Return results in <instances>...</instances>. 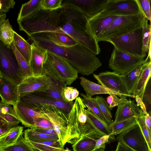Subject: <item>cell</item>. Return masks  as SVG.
<instances>
[{
	"mask_svg": "<svg viewBox=\"0 0 151 151\" xmlns=\"http://www.w3.org/2000/svg\"><path fill=\"white\" fill-rule=\"evenodd\" d=\"M151 79L148 81L143 95L142 101L144 104L147 113L151 115Z\"/></svg>",
	"mask_w": 151,
	"mask_h": 151,
	"instance_id": "b9f144b4",
	"label": "cell"
},
{
	"mask_svg": "<svg viewBox=\"0 0 151 151\" xmlns=\"http://www.w3.org/2000/svg\"><path fill=\"white\" fill-rule=\"evenodd\" d=\"M142 12L135 15L118 16L99 36L98 42L127 34L142 26L144 19Z\"/></svg>",
	"mask_w": 151,
	"mask_h": 151,
	"instance_id": "277c9868",
	"label": "cell"
},
{
	"mask_svg": "<svg viewBox=\"0 0 151 151\" xmlns=\"http://www.w3.org/2000/svg\"><path fill=\"white\" fill-rule=\"evenodd\" d=\"M145 62L138 81L134 90L132 95L139 98L142 101L143 95L146 85L151 76V61Z\"/></svg>",
	"mask_w": 151,
	"mask_h": 151,
	"instance_id": "603a6c76",
	"label": "cell"
},
{
	"mask_svg": "<svg viewBox=\"0 0 151 151\" xmlns=\"http://www.w3.org/2000/svg\"><path fill=\"white\" fill-rule=\"evenodd\" d=\"M10 46L16 58L19 66V76L21 80L33 75L29 63L19 53L12 43Z\"/></svg>",
	"mask_w": 151,
	"mask_h": 151,
	"instance_id": "83f0119b",
	"label": "cell"
},
{
	"mask_svg": "<svg viewBox=\"0 0 151 151\" xmlns=\"http://www.w3.org/2000/svg\"><path fill=\"white\" fill-rule=\"evenodd\" d=\"M44 63L55 77L67 85H70L78 78V71L75 68L63 58L52 52L47 51Z\"/></svg>",
	"mask_w": 151,
	"mask_h": 151,
	"instance_id": "52a82bcc",
	"label": "cell"
},
{
	"mask_svg": "<svg viewBox=\"0 0 151 151\" xmlns=\"http://www.w3.org/2000/svg\"><path fill=\"white\" fill-rule=\"evenodd\" d=\"M33 128L44 129L53 128L52 124L49 120L43 118L38 119L36 122L34 127Z\"/></svg>",
	"mask_w": 151,
	"mask_h": 151,
	"instance_id": "bcb514c9",
	"label": "cell"
},
{
	"mask_svg": "<svg viewBox=\"0 0 151 151\" xmlns=\"http://www.w3.org/2000/svg\"><path fill=\"white\" fill-rule=\"evenodd\" d=\"M79 92L76 88L72 87L66 86L61 90V95L64 101L71 102L78 96Z\"/></svg>",
	"mask_w": 151,
	"mask_h": 151,
	"instance_id": "ab89813d",
	"label": "cell"
},
{
	"mask_svg": "<svg viewBox=\"0 0 151 151\" xmlns=\"http://www.w3.org/2000/svg\"><path fill=\"white\" fill-rule=\"evenodd\" d=\"M145 121L150 134L151 135V115L147 113L144 116Z\"/></svg>",
	"mask_w": 151,
	"mask_h": 151,
	"instance_id": "f5cc1de1",
	"label": "cell"
},
{
	"mask_svg": "<svg viewBox=\"0 0 151 151\" xmlns=\"http://www.w3.org/2000/svg\"><path fill=\"white\" fill-rule=\"evenodd\" d=\"M0 96L2 102L13 106L19 100L18 85L0 75Z\"/></svg>",
	"mask_w": 151,
	"mask_h": 151,
	"instance_id": "e0dca14e",
	"label": "cell"
},
{
	"mask_svg": "<svg viewBox=\"0 0 151 151\" xmlns=\"http://www.w3.org/2000/svg\"><path fill=\"white\" fill-rule=\"evenodd\" d=\"M24 137L27 142H35L45 140L58 141L57 136L48 135L38 132L33 128L26 129L24 132Z\"/></svg>",
	"mask_w": 151,
	"mask_h": 151,
	"instance_id": "f546056e",
	"label": "cell"
},
{
	"mask_svg": "<svg viewBox=\"0 0 151 151\" xmlns=\"http://www.w3.org/2000/svg\"><path fill=\"white\" fill-rule=\"evenodd\" d=\"M117 106L115 120L112 123H118L132 117L138 118L145 115L134 101L130 99H127Z\"/></svg>",
	"mask_w": 151,
	"mask_h": 151,
	"instance_id": "ffe728a7",
	"label": "cell"
},
{
	"mask_svg": "<svg viewBox=\"0 0 151 151\" xmlns=\"http://www.w3.org/2000/svg\"><path fill=\"white\" fill-rule=\"evenodd\" d=\"M118 16L111 15L88 19L86 26L87 32L96 40L101 33L109 26Z\"/></svg>",
	"mask_w": 151,
	"mask_h": 151,
	"instance_id": "44dd1931",
	"label": "cell"
},
{
	"mask_svg": "<svg viewBox=\"0 0 151 151\" xmlns=\"http://www.w3.org/2000/svg\"><path fill=\"white\" fill-rule=\"evenodd\" d=\"M41 33L54 43L59 45L69 47L78 44L72 38L64 33L56 32Z\"/></svg>",
	"mask_w": 151,
	"mask_h": 151,
	"instance_id": "d4e9b609",
	"label": "cell"
},
{
	"mask_svg": "<svg viewBox=\"0 0 151 151\" xmlns=\"http://www.w3.org/2000/svg\"><path fill=\"white\" fill-rule=\"evenodd\" d=\"M93 76L98 83L104 87L127 96L136 97L132 95L129 94L123 83L120 75L114 71H106Z\"/></svg>",
	"mask_w": 151,
	"mask_h": 151,
	"instance_id": "9a60e30c",
	"label": "cell"
},
{
	"mask_svg": "<svg viewBox=\"0 0 151 151\" xmlns=\"http://www.w3.org/2000/svg\"><path fill=\"white\" fill-rule=\"evenodd\" d=\"M63 0H41L42 9L49 10L57 9L61 6Z\"/></svg>",
	"mask_w": 151,
	"mask_h": 151,
	"instance_id": "7bdbcfd3",
	"label": "cell"
},
{
	"mask_svg": "<svg viewBox=\"0 0 151 151\" xmlns=\"http://www.w3.org/2000/svg\"><path fill=\"white\" fill-rule=\"evenodd\" d=\"M105 148V147H101L93 151H105L104 150Z\"/></svg>",
	"mask_w": 151,
	"mask_h": 151,
	"instance_id": "9f6ffc18",
	"label": "cell"
},
{
	"mask_svg": "<svg viewBox=\"0 0 151 151\" xmlns=\"http://www.w3.org/2000/svg\"><path fill=\"white\" fill-rule=\"evenodd\" d=\"M144 58L120 51L114 47L109 61V67L114 72L124 75L144 63Z\"/></svg>",
	"mask_w": 151,
	"mask_h": 151,
	"instance_id": "30bf717a",
	"label": "cell"
},
{
	"mask_svg": "<svg viewBox=\"0 0 151 151\" xmlns=\"http://www.w3.org/2000/svg\"><path fill=\"white\" fill-rule=\"evenodd\" d=\"M12 43L19 53L29 63L31 53V45L24 38L14 31Z\"/></svg>",
	"mask_w": 151,
	"mask_h": 151,
	"instance_id": "4316f807",
	"label": "cell"
},
{
	"mask_svg": "<svg viewBox=\"0 0 151 151\" xmlns=\"http://www.w3.org/2000/svg\"><path fill=\"white\" fill-rule=\"evenodd\" d=\"M142 26L127 34L109 38L106 41L111 43L119 50L136 57L144 58Z\"/></svg>",
	"mask_w": 151,
	"mask_h": 151,
	"instance_id": "5b68a950",
	"label": "cell"
},
{
	"mask_svg": "<svg viewBox=\"0 0 151 151\" xmlns=\"http://www.w3.org/2000/svg\"><path fill=\"white\" fill-rule=\"evenodd\" d=\"M110 136V134L104 135L97 139L96 142L95 147L94 151L101 147H105V143L108 142Z\"/></svg>",
	"mask_w": 151,
	"mask_h": 151,
	"instance_id": "681fc988",
	"label": "cell"
},
{
	"mask_svg": "<svg viewBox=\"0 0 151 151\" xmlns=\"http://www.w3.org/2000/svg\"><path fill=\"white\" fill-rule=\"evenodd\" d=\"M51 83L50 78L45 75L26 77L18 85L19 97L30 93L44 92L49 88Z\"/></svg>",
	"mask_w": 151,
	"mask_h": 151,
	"instance_id": "5bb4252c",
	"label": "cell"
},
{
	"mask_svg": "<svg viewBox=\"0 0 151 151\" xmlns=\"http://www.w3.org/2000/svg\"><path fill=\"white\" fill-rule=\"evenodd\" d=\"M61 6L55 10L41 8L17 21L20 30L28 35L40 32H56L64 33L59 27Z\"/></svg>",
	"mask_w": 151,
	"mask_h": 151,
	"instance_id": "3957f363",
	"label": "cell"
},
{
	"mask_svg": "<svg viewBox=\"0 0 151 151\" xmlns=\"http://www.w3.org/2000/svg\"><path fill=\"white\" fill-rule=\"evenodd\" d=\"M0 109L4 114H8L17 117L13 107L11 105L0 101Z\"/></svg>",
	"mask_w": 151,
	"mask_h": 151,
	"instance_id": "c3c4849f",
	"label": "cell"
},
{
	"mask_svg": "<svg viewBox=\"0 0 151 151\" xmlns=\"http://www.w3.org/2000/svg\"><path fill=\"white\" fill-rule=\"evenodd\" d=\"M62 7L60 29L96 55L99 54L101 50L98 42L86 32L87 17L79 8L72 4L62 1Z\"/></svg>",
	"mask_w": 151,
	"mask_h": 151,
	"instance_id": "7a4b0ae2",
	"label": "cell"
},
{
	"mask_svg": "<svg viewBox=\"0 0 151 151\" xmlns=\"http://www.w3.org/2000/svg\"><path fill=\"white\" fill-rule=\"evenodd\" d=\"M13 106L17 117L22 124L26 127H34L36 121L39 118H43L49 120L40 112L31 108L19 100Z\"/></svg>",
	"mask_w": 151,
	"mask_h": 151,
	"instance_id": "2e32d148",
	"label": "cell"
},
{
	"mask_svg": "<svg viewBox=\"0 0 151 151\" xmlns=\"http://www.w3.org/2000/svg\"><path fill=\"white\" fill-rule=\"evenodd\" d=\"M137 123L136 118L132 117L118 123L109 124V126L111 131L110 135L119 134Z\"/></svg>",
	"mask_w": 151,
	"mask_h": 151,
	"instance_id": "1f68e13d",
	"label": "cell"
},
{
	"mask_svg": "<svg viewBox=\"0 0 151 151\" xmlns=\"http://www.w3.org/2000/svg\"><path fill=\"white\" fill-rule=\"evenodd\" d=\"M80 84L86 93V95L89 98L96 94L113 93L121 97L123 94L114 92L102 85L94 83L83 77L79 78Z\"/></svg>",
	"mask_w": 151,
	"mask_h": 151,
	"instance_id": "7402d4cb",
	"label": "cell"
},
{
	"mask_svg": "<svg viewBox=\"0 0 151 151\" xmlns=\"http://www.w3.org/2000/svg\"><path fill=\"white\" fill-rule=\"evenodd\" d=\"M8 132L0 135V140Z\"/></svg>",
	"mask_w": 151,
	"mask_h": 151,
	"instance_id": "680465c9",
	"label": "cell"
},
{
	"mask_svg": "<svg viewBox=\"0 0 151 151\" xmlns=\"http://www.w3.org/2000/svg\"><path fill=\"white\" fill-rule=\"evenodd\" d=\"M91 98L97 106L108 124L112 123L111 111L112 109L109 105L105 99L103 97L99 96Z\"/></svg>",
	"mask_w": 151,
	"mask_h": 151,
	"instance_id": "d590c367",
	"label": "cell"
},
{
	"mask_svg": "<svg viewBox=\"0 0 151 151\" xmlns=\"http://www.w3.org/2000/svg\"><path fill=\"white\" fill-rule=\"evenodd\" d=\"M2 6L0 10V13H5L8 12L9 9L14 8L15 4L13 0H0Z\"/></svg>",
	"mask_w": 151,
	"mask_h": 151,
	"instance_id": "7dc6e473",
	"label": "cell"
},
{
	"mask_svg": "<svg viewBox=\"0 0 151 151\" xmlns=\"http://www.w3.org/2000/svg\"><path fill=\"white\" fill-rule=\"evenodd\" d=\"M144 116L136 118V120L145 137L149 149L150 151H151V135L145 124Z\"/></svg>",
	"mask_w": 151,
	"mask_h": 151,
	"instance_id": "60d3db41",
	"label": "cell"
},
{
	"mask_svg": "<svg viewBox=\"0 0 151 151\" xmlns=\"http://www.w3.org/2000/svg\"><path fill=\"white\" fill-rule=\"evenodd\" d=\"M33 128L36 131L45 134L53 136H58L54 128L47 129H40Z\"/></svg>",
	"mask_w": 151,
	"mask_h": 151,
	"instance_id": "816d5d0a",
	"label": "cell"
},
{
	"mask_svg": "<svg viewBox=\"0 0 151 151\" xmlns=\"http://www.w3.org/2000/svg\"><path fill=\"white\" fill-rule=\"evenodd\" d=\"M107 0H66L63 2L72 4L79 8L88 19L101 11Z\"/></svg>",
	"mask_w": 151,
	"mask_h": 151,
	"instance_id": "ac0fdd59",
	"label": "cell"
},
{
	"mask_svg": "<svg viewBox=\"0 0 151 151\" xmlns=\"http://www.w3.org/2000/svg\"><path fill=\"white\" fill-rule=\"evenodd\" d=\"M116 151H135L124 144L118 142Z\"/></svg>",
	"mask_w": 151,
	"mask_h": 151,
	"instance_id": "db71d44e",
	"label": "cell"
},
{
	"mask_svg": "<svg viewBox=\"0 0 151 151\" xmlns=\"http://www.w3.org/2000/svg\"><path fill=\"white\" fill-rule=\"evenodd\" d=\"M41 1V0H32L22 4L18 14L17 21L42 8Z\"/></svg>",
	"mask_w": 151,
	"mask_h": 151,
	"instance_id": "836d02e7",
	"label": "cell"
},
{
	"mask_svg": "<svg viewBox=\"0 0 151 151\" xmlns=\"http://www.w3.org/2000/svg\"><path fill=\"white\" fill-rule=\"evenodd\" d=\"M14 31L7 19L0 25V40L9 46L13 40Z\"/></svg>",
	"mask_w": 151,
	"mask_h": 151,
	"instance_id": "e575fe53",
	"label": "cell"
},
{
	"mask_svg": "<svg viewBox=\"0 0 151 151\" xmlns=\"http://www.w3.org/2000/svg\"><path fill=\"white\" fill-rule=\"evenodd\" d=\"M80 95L82 97L81 99L83 103L86 107H87L88 110L92 112L102 121L108 124L98 106L91 98H88L83 93H81Z\"/></svg>",
	"mask_w": 151,
	"mask_h": 151,
	"instance_id": "74e56055",
	"label": "cell"
},
{
	"mask_svg": "<svg viewBox=\"0 0 151 151\" xmlns=\"http://www.w3.org/2000/svg\"><path fill=\"white\" fill-rule=\"evenodd\" d=\"M51 151H70L68 149L65 150L64 151H62L58 149H54L52 150Z\"/></svg>",
	"mask_w": 151,
	"mask_h": 151,
	"instance_id": "6f0895ef",
	"label": "cell"
},
{
	"mask_svg": "<svg viewBox=\"0 0 151 151\" xmlns=\"http://www.w3.org/2000/svg\"><path fill=\"white\" fill-rule=\"evenodd\" d=\"M28 37L37 45L63 58L82 75L93 74L102 65L95 54L79 44L69 47L59 45L41 32L32 34Z\"/></svg>",
	"mask_w": 151,
	"mask_h": 151,
	"instance_id": "6da1fadb",
	"label": "cell"
},
{
	"mask_svg": "<svg viewBox=\"0 0 151 151\" xmlns=\"http://www.w3.org/2000/svg\"><path fill=\"white\" fill-rule=\"evenodd\" d=\"M76 110V122L79 138L82 135L92 136L98 139L103 136L94 127L85 112L86 107L81 98L78 97L74 102Z\"/></svg>",
	"mask_w": 151,
	"mask_h": 151,
	"instance_id": "4fadbf2b",
	"label": "cell"
},
{
	"mask_svg": "<svg viewBox=\"0 0 151 151\" xmlns=\"http://www.w3.org/2000/svg\"><path fill=\"white\" fill-rule=\"evenodd\" d=\"M141 12L137 0H107L101 11L92 18L135 15Z\"/></svg>",
	"mask_w": 151,
	"mask_h": 151,
	"instance_id": "9c48e42d",
	"label": "cell"
},
{
	"mask_svg": "<svg viewBox=\"0 0 151 151\" xmlns=\"http://www.w3.org/2000/svg\"><path fill=\"white\" fill-rule=\"evenodd\" d=\"M139 6L145 17L151 21L150 0H137Z\"/></svg>",
	"mask_w": 151,
	"mask_h": 151,
	"instance_id": "ee69618b",
	"label": "cell"
},
{
	"mask_svg": "<svg viewBox=\"0 0 151 151\" xmlns=\"http://www.w3.org/2000/svg\"><path fill=\"white\" fill-rule=\"evenodd\" d=\"M0 75L19 85L22 80L15 55L10 46L0 40Z\"/></svg>",
	"mask_w": 151,
	"mask_h": 151,
	"instance_id": "ba28073f",
	"label": "cell"
},
{
	"mask_svg": "<svg viewBox=\"0 0 151 151\" xmlns=\"http://www.w3.org/2000/svg\"><path fill=\"white\" fill-rule=\"evenodd\" d=\"M0 151H35L33 147L21 134L16 142L11 145L0 148Z\"/></svg>",
	"mask_w": 151,
	"mask_h": 151,
	"instance_id": "8d00e7d4",
	"label": "cell"
},
{
	"mask_svg": "<svg viewBox=\"0 0 151 151\" xmlns=\"http://www.w3.org/2000/svg\"><path fill=\"white\" fill-rule=\"evenodd\" d=\"M10 129L8 124L0 117V135L7 132Z\"/></svg>",
	"mask_w": 151,
	"mask_h": 151,
	"instance_id": "f907efd6",
	"label": "cell"
},
{
	"mask_svg": "<svg viewBox=\"0 0 151 151\" xmlns=\"http://www.w3.org/2000/svg\"><path fill=\"white\" fill-rule=\"evenodd\" d=\"M6 15L5 13H0V25L6 20Z\"/></svg>",
	"mask_w": 151,
	"mask_h": 151,
	"instance_id": "11a10c76",
	"label": "cell"
},
{
	"mask_svg": "<svg viewBox=\"0 0 151 151\" xmlns=\"http://www.w3.org/2000/svg\"><path fill=\"white\" fill-rule=\"evenodd\" d=\"M85 111L91 124L99 133L103 136L110 135L111 131L109 124L102 121L90 110L85 109Z\"/></svg>",
	"mask_w": 151,
	"mask_h": 151,
	"instance_id": "f1b7e54d",
	"label": "cell"
},
{
	"mask_svg": "<svg viewBox=\"0 0 151 151\" xmlns=\"http://www.w3.org/2000/svg\"><path fill=\"white\" fill-rule=\"evenodd\" d=\"M116 139L135 151H150L137 123L119 134Z\"/></svg>",
	"mask_w": 151,
	"mask_h": 151,
	"instance_id": "7c38bea8",
	"label": "cell"
},
{
	"mask_svg": "<svg viewBox=\"0 0 151 151\" xmlns=\"http://www.w3.org/2000/svg\"><path fill=\"white\" fill-rule=\"evenodd\" d=\"M35 110L40 112L48 118L57 134L58 141L64 146L69 140L68 114L51 105H42Z\"/></svg>",
	"mask_w": 151,
	"mask_h": 151,
	"instance_id": "8992f818",
	"label": "cell"
},
{
	"mask_svg": "<svg viewBox=\"0 0 151 151\" xmlns=\"http://www.w3.org/2000/svg\"><path fill=\"white\" fill-rule=\"evenodd\" d=\"M19 100L35 109L37 107L45 105L55 106L68 114L74 104L73 101L66 102L51 98L45 95L42 92L29 93L19 97Z\"/></svg>",
	"mask_w": 151,
	"mask_h": 151,
	"instance_id": "8fae6325",
	"label": "cell"
},
{
	"mask_svg": "<svg viewBox=\"0 0 151 151\" xmlns=\"http://www.w3.org/2000/svg\"><path fill=\"white\" fill-rule=\"evenodd\" d=\"M33 148L34 150H35V151H40L38 150H37V149H36V148Z\"/></svg>",
	"mask_w": 151,
	"mask_h": 151,
	"instance_id": "91938a15",
	"label": "cell"
},
{
	"mask_svg": "<svg viewBox=\"0 0 151 151\" xmlns=\"http://www.w3.org/2000/svg\"><path fill=\"white\" fill-rule=\"evenodd\" d=\"M95 137L82 135L72 146L73 151H93L97 139Z\"/></svg>",
	"mask_w": 151,
	"mask_h": 151,
	"instance_id": "484cf974",
	"label": "cell"
},
{
	"mask_svg": "<svg viewBox=\"0 0 151 151\" xmlns=\"http://www.w3.org/2000/svg\"><path fill=\"white\" fill-rule=\"evenodd\" d=\"M27 142L34 148L41 151H51L54 149L65 150L63 146L58 141L45 140L35 142Z\"/></svg>",
	"mask_w": 151,
	"mask_h": 151,
	"instance_id": "d6a6232c",
	"label": "cell"
},
{
	"mask_svg": "<svg viewBox=\"0 0 151 151\" xmlns=\"http://www.w3.org/2000/svg\"><path fill=\"white\" fill-rule=\"evenodd\" d=\"M109 96L106 98V101L111 108L117 106L119 104L127 100V96H122L121 98H118L116 95L110 93Z\"/></svg>",
	"mask_w": 151,
	"mask_h": 151,
	"instance_id": "f6af8a7d",
	"label": "cell"
},
{
	"mask_svg": "<svg viewBox=\"0 0 151 151\" xmlns=\"http://www.w3.org/2000/svg\"><path fill=\"white\" fill-rule=\"evenodd\" d=\"M23 127L16 126L10 129L6 134L0 140V148L15 144L22 134Z\"/></svg>",
	"mask_w": 151,
	"mask_h": 151,
	"instance_id": "4dcf8cb0",
	"label": "cell"
},
{
	"mask_svg": "<svg viewBox=\"0 0 151 151\" xmlns=\"http://www.w3.org/2000/svg\"><path fill=\"white\" fill-rule=\"evenodd\" d=\"M144 63L139 65L125 74L121 75L123 83L129 95L132 94L141 75Z\"/></svg>",
	"mask_w": 151,
	"mask_h": 151,
	"instance_id": "cb8c5ba5",
	"label": "cell"
},
{
	"mask_svg": "<svg viewBox=\"0 0 151 151\" xmlns=\"http://www.w3.org/2000/svg\"><path fill=\"white\" fill-rule=\"evenodd\" d=\"M30 45L31 53L29 64L32 75L35 76L44 75L43 65L47 51L34 42Z\"/></svg>",
	"mask_w": 151,
	"mask_h": 151,
	"instance_id": "d6986e66",
	"label": "cell"
},
{
	"mask_svg": "<svg viewBox=\"0 0 151 151\" xmlns=\"http://www.w3.org/2000/svg\"><path fill=\"white\" fill-rule=\"evenodd\" d=\"M148 20L145 18L142 25V41L144 52H148L151 47V25L148 24Z\"/></svg>",
	"mask_w": 151,
	"mask_h": 151,
	"instance_id": "f35d334b",
	"label": "cell"
},
{
	"mask_svg": "<svg viewBox=\"0 0 151 151\" xmlns=\"http://www.w3.org/2000/svg\"><path fill=\"white\" fill-rule=\"evenodd\" d=\"M116 151V150H115V151Z\"/></svg>",
	"mask_w": 151,
	"mask_h": 151,
	"instance_id": "6125c7cd",
	"label": "cell"
},
{
	"mask_svg": "<svg viewBox=\"0 0 151 151\" xmlns=\"http://www.w3.org/2000/svg\"><path fill=\"white\" fill-rule=\"evenodd\" d=\"M1 6H2V4H1V3L0 0V10L1 9Z\"/></svg>",
	"mask_w": 151,
	"mask_h": 151,
	"instance_id": "94428289",
	"label": "cell"
}]
</instances>
